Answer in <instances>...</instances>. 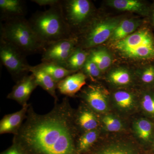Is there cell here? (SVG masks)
<instances>
[{
    "label": "cell",
    "mask_w": 154,
    "mask_h": 154,
    "mask_svg": "<svg viewBox=\"0 0 154 154\" xmlns=\"http://www.w3.org/2000/svg\"><path fill=\"white\" fill-rule=\"evenodd\" d=\"M152 23L154 27V5L152 11Z\"/></svg>",
    "instance_id": "obj_32"
},
{
    "label": "cell",
    "mask_w": 154,
    "mask_h": 154,
    "mask_svg": "<svg viewBox=\"0 0 154 154\" xmlns=\"http://www.w3.org/2000/svg\"><path fill=\"white\" fill-rule=\"evenodd\" d=\"M113 100L116 106L121 111L132 110L135 104L134 96L130 92L125 91H119L114 93Z\"/></svg>",
    "instance_id": "obj_20"
},
{
    "label": "cell",
    "mask_w": 154,
    "mask_h": 154,
    "mask_svg": "<svg viewBox=\"0 0 154 154\" xmlns=\"http://www.w3.org/2000/svg\"><path fill=\"white\" fill-rule=\"evenodd\" d=\"M30 72L34 76L37 86H40L54 98L55 102H57L56 89L57 83L45 72L37 69L34 66L30 67Z\"/></svg>",
    "instance_id": "obj_15"
},
{
    "label": "cell",
    "mask_w": 154,
    "mask_h": 154,
    "mask_svg": "<svg viewBox=\"0 0 154 154\" xmlns=\"http://www.w3.org/2000/svg\"><path fill=\"white\" fill-rule=\"evenodd\" d=\"M75 112L67 97L40 114L30 105L25 121L13 143L28 154H81L77 147Z\"/></svg>",
    "instance_id": "obj_1"
},
{
    "label": "cell",
    "mask_w": 154,
    "mask_h": 154,
    "mask_svg": "<svg viewBox=\"0 0 154 154\" xmlns=\"http://www.w3.org/2000/svg\"><path fill=\"white\" fill-rule=\"evenodd\" d=\"M86 105L95 113H104L108 109V97L105 90L98 86L90 85L83 91Z\"/></svg>",
    "instance_id": "obj_9"
},
{
    "label": "cell",
    "mask_w": 154,
    "mask_h": 154,
    "mask_svg": "<svg viewBox=\"0 0 154 154\" xmlns=\"http://www.w3.org/2000/svg\"><path fill=\"white\" fill-rule=\"evenodd\" d=\"M99 136L98 129L83 132L77 139V147L80 154L90 150L95 144Z\"/></svg>",
    "instance_id": "obj_23"
},
{
    "label": "cell",
    "mask_w": 154,
    "mask_h": 154,
    "mask_svg": "<svg viewBox=\"0 0 154 154\" xmlns=\"http://www.w3.org/2000/svg\"><path fill=\"white\" fill-rule=\"evenodd\" d=\"M0 58L5 66L14 79L19 81L30 72L31 66L27 62L26 56L13 45L0 40Z\"/></svg>",
    "instance_id": "obj_7"
},
{
    "label": "cell",
    "mask_w": 154,
    "mask_h": 154,
    "mask_svg": "<svg viewBox=\"0 0 154 154\" xmlns=\"http://www.w3.org/2000/svg\"><path fill=\"white\" fill-rule=\"evenodd\" d=\"M114 48L128 58L154 60V37L148 28H141L122 40L114 42Z\"/></svg>",
    "instance_id": "obj_4"
},
{
    "label": "cell",
    "mask_w": 154,
    "mask_h": 154,
    "mask_svg": "<svg viewBox=\"0 0 154 154\" xmlns=\"http://www.w3.org/2000/svg\"><path fill=\"white\" fill-rule=\"evenodd\" d=\"M118 19L106 20H94L90 21L85 30H83L81 40L77 41L78 45L80 44V48H94L102 44L110 37L119 22Z\"/></svg>",
    "instance_id": "obj_5"
},
{
    "label": "cell",
    "mask_w": 154,
    "mask_h": 154,
    "mask_svg": "<svg viewBox=\"0 0 154 154\" xmlns=\"http://www.w3.org/2000/svg\"><path fill=\"white\" fill-rule=\"evenodd\" d=\"M90 154H139L134 147L123 142L107 144L93 151Z\"/></svg>",
    "instance_id": "obj_19"
},
{
    "label": "cell",
    "mask_w": 154,
    "mask_h": 154,
    "mask_svg": "<svg viewBox=\"0 0 154 154\" xmlns=\"http://www.w3.org/2000/svg\"><path fill=\"white\" fill-rule=\"evenodd\" d=\"M142 108L149 115L154 116V93H145L141 100Z\"/></svg>",
    "instance_id": "obj_27"
},
{
    "label": "cell",
    "mask_w": 154,
    "mask_h": 154,
    "mask_svg": "<svg viewBox=\"0 0 154 154\" xmlns=\"http://www.w3.org/2000/svg\"><path fill=\"white\" fill-rule=\"evenodd\" d=\"M82 69L86 76H88L92 79H95L100 76L101 75V71L100 69L89 57Z\"/></svg>",
    "instance_id": "obj_28"
},
{
    "label": "cell",
    "mask_w": 154,
    "mask_h": 154,
    "mask_svg": "<svg viewBox=\"0 0 154 154\" xmlns=\"http://www.w3.org/2000/svg\"><path fill=\"white\" fill-rule=\"evenodd\" d=\"M61 6L64 19L73 35L75 28H82L91 21L93 9L90 1H61Z\"/></svg>",
    "instance_id": "obj_6"
},
{
    "label": "cell",
    "mask_w": 154,
    "mask_h": 154,
    "mask_svg": "<svg viewBox=\"0 0 154 154\" xmlns=\"http://www.w3.org/2000/svg\"><path fill=\"white\" fill-rule=\"evenodd\" d=\"M33 75H26L22 77L13 87L7 98L14 100L22 106L28 104L30 95L37 87Z\"/></svg>",
    "instance_id": "obj_10"
},
{
    "label": "cell",
    "mask_w": 154,
    "mask_h": 154,
    "mask_svg": "<svg viewBox=\"0 0 154 154\" xmlns=\"http://www.w3.org/2000/svg\"><path fill=\"white\" fill-rule=\"evenodd\" d=\"M108 81L115 85L123 86L129 85L131 82V76L130 72L126 69H114L109 73Z\"/></svg>",
    "instance_id": "obj_25"
},
{
    "label": "cell",
    "mask_w": 154,
    "mask_h": 154,
    "mask_svg": "<svg viewBox=\"0 0 154 154\" xmlns=\"http://www.w3.org/2000/svg\"><path fill=\"white\" fill-rule=\"evenodd\" d=\"M133 128L136 134L141 140L147 142L150 140L153 130L151 122L144 119H140L135 122Z\"/></svg>",
    "instance_id": "obj_24"
},
{
    "label": "cell",
    "mask_w": 154,
    "mask_h": 154,
    "mask_svg": "<svg viewBox=\"0 0 154 154\" xmlns=\"http://www.w3.org/2000/svg\"><path fill=\"white\" fill-rule=\"evenodd\" d=\"M89 55V52L77 47L67 60L65 68L69 70L77 72L82 68Z\"/></svg>",
    "instance_id": "obj_21"
},
{
    "label": "cell",
    "mask_w": 154,
    "mask_h": 154,
    "mask_svg": "<svg viewBox=\"0 0 154 154\" xmlns=\"http://www.w3.org/2000/svg\"><path fill=\"white\" fill-rule=\"evenodd\" d=\"M89 53V57L97 65L101 72L105 71L112 63L111 55L105 48L91 49Z\"/></svg>",
    "instance_id": "obj_22"
},
{
    "label": "cell",
    "mask_w": 154,
    "mask_h": 154,
    "mask_svg": "<svg viewBox=\"0 0 154 154\" xmlns=\"http://www.w3.org/2000/svg\"><path fill=\"white\" fill-rule=\"evenodd\" d=\"M75 121L78 129L83 132L97 129L99 125L96 113L87 105L80 107L79 111L75 113Z\"/></svg>",
    "instance_id": "obj_13"
},
{
    "label": "cell",
    "mask_w": 154,
    "mask_h": 154,
    "mask_svg": "<svg viewBox=\"0 0 154 154\" xmlns=\"http://www.w3.org/2000/svg\"><path fill=\"white\" fill-rule=\"evenodd\" d=\"M34 67L37 69L45 72L57 83L68 76L76 72L67 69L57 64L47 62H42Z\"/></svg>",
    "instance_id": "obj_17"
},
{
    "label": "cell",
    "mask_w": 154,
    "mask_h": 154,
    "mask_svg": "<svg viewBox=\"0 0 154 154\" xmlns=\"http://www.w3.org/2000/svg\"><path fill=\"white\" fill-rule=\"evenodd\" d=\"M28 21L44 46L54 42L74 37L64 19L61 2L46 11L35 13Z\"/></svg>",
    "instance_id": "obj_2"
},
{
    "label": "cell",
    "mask_w": 154,
    "mask_h": 154,
    "mask_svg": "<svg viewBox=\"0 0 154 154\" xmlns=\"http://www.w3.org/2000/svg\"><path fill=\"white\" fill-rule=\"evenodd\" d=\"M30 105L26 104L19 111L5 115L0 121V134H17L26 118Z\"/></svg>",
    "instance_id": "obj_11"
},
{
    "label": "cell",
    "mask_w": 154,
    "mask_h": 154,
    "mask_svg": "<svg viewBox=\"0 0 154 154\" xmlns=\"http://www.w3.org/2000/svg\"><path fill=\"white\" fill-rule=\"evenodd\" d=\"M1 154H28L19 146L13 143L11 147L4 151Z\"/></svg>",
    "instance_id": "obj_30"
},
{
    "label": "cell",
    "mask_w": 154,
    "mask_h": 154,
    "mask_svg": "<svg viewBox=\"0 0 154 154\" xmlns=\"http://www.w3.org/2000/svg\"><path fill=\"white\" fill-rule=\"evenodd\" d=\"M1 19L5 21L14 18L24 17V2L20 0H0Z\"/></svg>",
    "instance_id": "obj_14"
},
{
    "label": "cell",
    "mask_w": 154,
    "mask_h": 154,
    "mask_svg": "<svg viewBox=\"0 0 154 154\" xmlns=\"http://www.w3.org/2000/svg\"><path fill=\"white\" fill-rule=\"evenodd\" d=\"M102 122L105 129L109 132H118L123 128V123L121 120L111 114L103 116Z\"/></svg>",
    "instance_id": "obj_26"
},
{
    "label": "cell",
    "mask_w": 154,
    "mask_h": 154,
    "mask_svg": "<svg viewBox=\"0 0 154 154\" xmlns=\"http://www.w3.org/2000/svg\"><path fill=\"white\" fill-rule=\"evenodd\" d=\"M77 47L75 36L48 43L42 52V61L54 63L65 68L67 60Z\"/></svg>",
    "instance_id": "obj_8"
},
{
    "label": "cell",
    "mask_w": 154,
    "mask_h": 154,
    "mask_svg": "<svg viewBox=\"0 0 154 154\" xmlns=\"http://www.w3.org/2000/svg\"><path fill=\"white\" fill-rule=\"evenodd\" d=\"M31 1L36 3L39 6H50V7L58 5L61 2V1L59 0H33Z\"/></svg>",
    "instance_id": "obj_31"
},
{
    "label": "cell",
    "mask_w": 154,
    "mask_h": 154,
    "mask_svg": "<svg viewBox=\"0 0 154 154\" xmlns=\"http://www.w3.org/2000/svg\"><path fill=\"white\" fill-rule=\"evenodd\" d=\"M140 78L144 84H154V65H149L145 67L141 72Z\"/></svg>",
    "instance_id": "obj_29"
},
{
    "label": "cell",
    "mask_w": 154,
    "mask_h": 154,
    "mask_svg": "<svg viewBox=\"0 0 154 154\" xmlns=\"http://www.w3.org/2000/svg\"><path fill=\"white\" fill-rule=\"evenodd\" d=\"M1 39L10 43L26 56L42 53L44 47L28 20L24 17L9 19L1 23Z\"/></svg>",
    "instance_id": "obj_3"
},
{
    "label": "cell",
    "mask_w": 154,
    "mask_h": 154,
    "mask_svg": "<svg viewBox=\"0 0 154 154\" xmlns=\"http://www.w3.org/2000/svg\"><path fill=\"white\" fill-rule=\"evenodd\" d=\"M87 77L83 72L75 73L59 82L57 89L61 94L73 97L86 85Z\"/></svg>",
    "instance_id": "obj_12"
},
{
    "label": "cell",
    "mask_w": 154,
    "mask_h": 154,
    "mask_svg": "<svg viewBox=\"0 0 154 154\" xmlns=\"http://www.w3.org/2000/svg\"><path fill=\"white\" fill-rule=\"evenodd\" d=\"M108 3L109 6L119 11L135 12L145 16L148 15L149 12L143 3L137 0H112Z\"/></svg>",
    "instance_id": "obj_18"
},
{
    "label": "cell",
    "mask_w": 154,
    "mask_h": 154,
    "mask_svg": "<svg viewBox=\"0 0 154 154\" xmlns=\"http://www.w3.org/2000/svg\"><path fill=\"white\" fill-rule=\"evenodd\" d=\"M140 21L134 19L120 21L110 38L113 43L122 40L135 32L140 25Z\"/></svg>",
    "instance_id": "obj_16"
}]
</instances>
